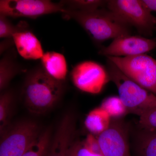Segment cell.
<instances>
[{"label":"cell","mask_w":156,"mask_h":156,"mask_svg":"<svg viewBox=\"0 0 156 156\" xmlns=\"http://www.w3.org/2000/svg\"><path fill=\"white\" fill-rule=\"evenodd\" d=\"M62 92L61 81L50 76L43 67H38L27 76L23 95L28 110L34 114L41 115L56 104Z\"/></svg>","instance_id":"cell-1"},{"label":"cell","mask_w":156,"mask_h":156,"mask_svg":"<svg viewBox=\"0 0 156 156\" xmlns=\"http://www.w3.org/2000/svg\"><path fill=\"white\" fill-rule=\"evenodd\" d=\"M62 15L75 20L97 42L131 34L130 26L108 9L81 11L66 9Z\"/></svg>","instance_id":"cell-2"},{"label":"cell","mask_w":156,"mask_h":156,"mask_svg":"<svg viewBox=\"0 0 156 156\" xmlns=\"http://www.w3.org/2000/svg\"><path fill=\"white\" fill-rule=\"evenodd\" d=\"M106 69L128 113L140 116L147 110L156 107V95L126 76L108 58Z\"/></svg>","instance_id":"cell-3"},{"label":"cell","mask_w":156,"mask_h":156,"mask_svg":"<svg viewBox=\"0 0 156 156\" xmlns=\"http://www.w3.org/2000/svg\"><path fill=\"white\" fill-rule=\"evenodd\" d=\"M107 58L126 76L156 95V59L146 54Z\"/></svg>","instance_id":"cell-4"},{"label":"cell","mask_w":156,"mask_h":156,"mask_svg":"<svg viewBox=\"0 0 156 156\" xmlns=\"http://www.w3.org/2000/svg\"><path fill=\"white\" fill-rule=\"evenodd\" d=\"M106 6L120 20L134 27L140 34L151 35L155 28L156 17L141 0H110Z\"/></svg>","instance_id":"cell-5"},{"label":"cell","mask_w":156,"mask_h":156,"mask_svg":"<svg viewBox=\"0 0 156 156\" xmlns=\"http://www.w3.org/2000/svg\"><path fill=\"white\" fill-rule=\"evenodd\" d=\"M41 132L32 120H23L9 126L1 135L0 156H22Z\"/></svg>","instance_id":"cell-6"},{"label":"cell","mask_w":156,"mask_h":156,"mask_svg":"<svg viewBox=\"0 0 156 156\" xmlns=\"http://www.w3.org/2000/svg\"><path fill=\"white\" fill-rule=\"evenodd\" d=\"M66 9L61 2L49 0H1L0 14L7 17L35 18L46 14L63 13Z\"/></svg>","instance_id":"cell-7"},{"label":"cell","mask_w":156,"mask_h":156,"mask_svg":"<svg viewBox=\"0 0 156 156\" xmlns=\"http://www.w3.org/2000/svg\"><path fill=\"white\" fill-rule=\"evenodd\" d=\"M74 85L83 92L98 94L110 80L106 69L92 61L82 62L76 66L71 73Z\"/></svg>","instance_id":"cell-8"},{"label":"cell","mask_w":156,"mask_h":156,"mask_svg":"<svg viewBox=\"0 0 156 156\" xmlns=\"http://www.w3.org/2000/svg\"><path fill=\"white\" fill-rule=\"evenodd\" d=\"M129 129L120 119H112L108 129L98 136V139L104 156H131Z\"/></svg>","instance_id":"cell-9"},{"label":"cell","mask_w":156,"mask_h":156,"mask_svg":"<svg viewBox=\"0 0 156 156\" xmlns=\"http://www.w3.org/2000/svg\"><path fill=\"white\" fill-rule=\"evenodd\" d=\"M156 48V39L127 35L114 39L110 44L99 50L100 55L108 56H133L145 54Z\"/></svg>","instance_id":"cell-10"},{"label":"cell","mask_w":156,"mask_h":156,"mask_svg":"<svg viewBox=\"0 0 156 156\" xmlns=\"http://www.w3.org/2000/svg\"><path fill=\"white\" fill-rule=\"evenodd\" d=\"M75 132V117L72 114L68 113L60 121L46 156H67L74 142Z\"/></svg>","instance_id":"cell-11"},{"label":"cell","mask_w":156,"mask_h":156,"mask_svg":"<svg viewBox=\"0 0 156 156\" xmlns=\"http://www.w3.org/2000/svg\"><path fill=\"white\" fill-rule=\"evenodd\" d=\"M12 39L17 52L23 58L36 60L41 58L44 56V53L41 42L27 29L14 34Z\"/></svg>","instance_id":"cell-12"},{"label":"cell","mask_w":156,"mask_h":156,"mask_svg":"<svg viewBox=\"0 0 156 156\" xmlns=\"http://www.w3.org/2000/svg\"><path fill=\"white\" fill-rule=\"evenodd\" d=\"M41 59L42 67L50 76L61 82L65 80L68 72L67 64L62 54L53 51L48 52Z\"/></svg>","instance_id":"cell-13"},{"label":"cell","mask_w":156,"mask_h":156,"mask_svg":"<svg viewBox=\"0 0 156 156\" xmlns=\"http://www.w3.org/2000/svg\"><path fill=\"white\" fill-rule=\"evenodd\" d=\"M111 122L108 114L100 107L89 112L85 119V125L91 134L99 136L108 129Z\"/></svg>","instance_id":"cell-14"},{"label":"cell","mask_w":156,"mask_h":156,"mask_svg":"<svg viewBox=\"0 0 156 156\" xmlns=\"http://www.w3.org/2000/svg\"><path fill=\"white\" fill-rule=\"evenodd\" d=\"M135 137L136 156H156V130L140 129Z\"/></svg>","instance_id":"cell-15"},{"label":"cell","mask_w":156,"mask_h":156,"mask_svg":"<svg viewBox=\"0 0 156 156\" xmlns=\"http://www.w3.org/2000/svg\"><path fill=\"white\" fill-rule=\"evenodd\" d=\"M14 96L10 91H4L0 96V132L1 135L8 128L12 113Z\"/></svg>","instance_id":"cell-16"},{"label":"cell","mask_w":156,"mask_h":156,"mask_svg":"<svg viewBox=\"0 0 156 156\" xmlns=\"http://www.w3.org/2000/svg\"><path fill=\"white\" fill-rule=\"evenodd\" d=\"M17 72V65L12 57L7 55L0 61V90L5 91Z\"/></svg>","instance_id":"cell-17"},{"label":"cell","mask_w":156,"mask_h":156,"mask_svg":"<svg viewBox=\"0 0 156 156\" xmlns=\"http://www.w3.org/2000/svg\"><path fill=\"white\" fill-rule=\"evenodd\" d=\"M51 136L49 128L42 131L22 156H46L52 139Z\"/></svg>","instance_id":"cell-18"},{"label":"cell","mask_w":156,"mask_h":156,"mask_svg":"<svg viewBox=\"0 0 156 156\" xmlns=\"http://www.w3.org/2000/svg\"><path fill=\"white\" fill-rule=\"evenodd\" d=\"M100 107L106 111L112 119H120L128 113L119 96H109L104 99Z\"/></svg>","instance_id":"cell-19"},{"label":"cell","mask_w":156,"mask_h":156,"mask_svg":"<svg viewBox=\"0 0 156 156\" xmlns=\"http://www.w3.org/2000/svg\"><path fill=\"white\" fill-rule=\"evenodd\" d=\"M108 1L102 0H68L61 2L66 9L81 11H94L106 5Z\"/></svg>","instance_id":"cell-20"},{"label":"cell","mask_w":156,"mask_h":156,"mask_svg":"<svg viewBox=\"0 0 156 156\" xmlns=\"http://www.w3.org/2000/svg\"><path fill=\"white\" fill-rule=\"evenodd\" d=\"M8 17L0 14V37L1 38H12L14 34L27 29V26L25 23H20L18 25H14Z\"/></svg>","instance_id":"cell-21"},{"label":"cell","mask_w":156,"mask_h":156,"mask_svg":"<svg viewBox=\"0 0 156 156\" xmlns=\"http://www.w3.org/2000/svg\"><path fill=\"white\" fill-rule=\"evenodd\" d=\"M139 117L138 125L140 129L156 130V107L147 110Z\"/></svg>","instance_id":"cell-22"},{"label":"cell","mask_w":156,"mask_h":156,"mask_svg":"<svg viewBox=\"0 0 156 156\" xmlns=\"http://www.w3.org/2000/svg\"><path fill=\"white\" fill-rule=\"evenodd\" d=\"M76 156H104L103 154L98 153L89 149L80 142H75Z\"/></svg>","instance_id":"cell-23"},{"label":"cell","mask_w":156,"mask_h":156,"mask_svg":"<svg viewBox=\"0 0 156 156\" xmlns=\"http://www.w3.org/2000/svg\"><path fill=\"white\" fill-rule=\"evenodd\" d=\"M141 2L148 10L156 12V0H141Z\"/></svg>","instance_id":"cell-24"},{"label":"cell","mask_w":156,"mask_h":156,"mask_svg":"<svg viewBox=\"0 0 156 156\" xmlns=\"http://www.w3.org/2000/svg\"><path fill=\"white\" fill-rule=\"evenodd\" d=\"M12 44H14L13 39H6L5 41H3L1 44V54L3 53L9 47H10Z\"/></svg>","instance_id":"cell-25"},{"label":"cell","mask_w":156,"mask_h":156,"mask_svg":"<svg viewBox=\"0 0 156 156\" xmlns=\"http://www.w3.org/2000/svg\"><path fill=\"white\" fill-rule=\"evenodd\" d=\"M67 156H76V147L75 142L73 143L72 145L70 147Z\"/></svg>","instance_id":"cell-26"}]
</instances>
